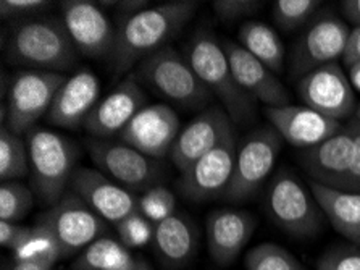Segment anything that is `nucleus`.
<instances>
[{"mask_svg": "<svg viewBox=\"0 0 360 270\" xmlns=\"http://www.w3.org/2000/svg\"><path fill=\"white\" fill-rule=\"evenodd\" d=\"M198 7L195 0H173L123 16L110 55L115 73H127L149 55L167 47L172 37L189 23Z\"/></svg>", "mask_w": 360, "mask_h": 270, "instance_id": "1", "label": "nucleus"}, {"mask_svg": "<svg viewBox=\"0 0 360 270\" xmlns=\"http://www.w3.org/2000/svg\"><path fill=\"white\" fill-rule=\"evenodd\" d=\"M7 60L25 70L62 73L76 63L78 51L62 18L42 15L10 27Z\"/></svg>", "mask_w": 360, "mask_h": 270, "instance_id": "2", "label": "nucleus"}, {"mask_svg": "<svg viewBox=\"0 0 360 270\" xmlns=\"http://www.w3.org/2000/svg\"><path fill=\"white\" fill-rule=\"evenodd\" d=\"M186 59L234 123H248L255 117V99L239 86L221 42L214 35L209 31L195 32L186 47Z\"/></svg>", "mask_w": 360, "mask_h": 270, "instance_id": "3", "label": "nucleus"}, {"mask_svg": "<svg viewBox=\"0 0 360 270\" xmlns=\"http://www.w3.org/2000/svg\"><path fill=\"white\" fill-rule=\"evenodd\" d=\"M31 190L44 204L56 206L72 181L78 147L56 131L34 128L28 135Z\"/></svg>", "mask_w": 360, "mask_h": 270, "instance_id": "4", "label": "nucleus"}, {"mask_svg": "<svg viewBox=\"0 0 360 270\" xmlns=\"http://www.w3.org/2000/svg\"><path fill=\"white\" fill-rule=\"evenodd\" d=\"M271 220L294 238H312L323 228V212L310 186L289 168H281L271 178L265 196Z\"/></svg>", "mask_w": 360, "mask_h": 270, "instance_id": "5", "label": "nucleus"}, {"mask_svg": "<svg viewBox=\"0 0 360 270\" xmlns=\"http://www.w3.org/2000/svg\"><path fill=\"white\" fill-rule=\"evenodd\" d=\"M138 76L157 94L181 107L198 109L210 102L212 92L195 75L188 59L167 46L138 65Z\"/></svg>", "mask_w": 360, "mask_h": 270, "instance_id": "6", "label": "nucleus"}, {"mask_svg": "<svg viewBox=\"0 0 360 270\" xmlns=\"http://www.w3.org/2000/svg\"><path fill=\"white\" fill-rule=\"evenodd\" d=\"M65 81L67 76L63 73L39 70L18 71L10 82L7 107L2 109V113H7L4 125L20 136L30 135L39 118L49 113Z\"/></svg>", "mask_w": 360, "mask_h": 270, "instance_id": "7", "label": "nucleus"}, {"mask_svg": "<svg viewBox=\"0 0 360 270\" xmlns=\"http://www.w3.org/2000/svg\"><path fill=\"white\" fill-rule=\"evenodd\" d=\"M283 149V137L274 126H260L238 145L236 164L225 200L245 201L255 195L274 172Z\"/></svg>", "mask_w": 360, "mask_h": 270, "instance_id": "8", "label": "nucleus"}, {"mask_svg": "<svg viewBox=\"0 0 360 270\" xmlns=\"http://www.w3.org/2000/svg\"><path fill=\"white\" fill-rule=\"evenodd\" d=\"M349 35L351 30L335 13L325 10L315 15L292 47L289 59L292 78L301 80L310 71L345 57Z\"/></svg>", "mask_w": 360, "mask_h": 270, "instance_id": "9", "label": "nucleus"}, {"mask_svg": "<svg viewBox=\"0 0 360 270\" xmlns=\"http://www.w3.org/2000/svg\"><path fill=\"white\" fill-rule=\"evenodd\" d=\"M87 149L97 170L131 192L141 195L152 186L160 185L159 161L147 157L127 142L92 137L87 141Z\"/></svg>", "mask_w": 360, "mask_h": 270, "instance_id": "10", "label": "nucleus"}, {"mask_svg": "<svg viewBox=\"0 0 360 270\" xmlns=\"http://www.w3.org/2000/svg\"><path fill=\"white\" fill-rule=\"evenodd\" d=\"M36 225L47 228L62 246L65 257L86 250L107 231L105 220L75 195H67L44 212Z\"/></svg>", "mask_w": 360, "mask_h": 270, "instance_id": "11", "label": "nucleus"}, {"mask_svg": "<svg viewBox=\"0 0 360 270\" xmlns=\"http://www.w3.org/2000/svg\"><path fill=\"white\" fill-rule=\"evenodd\" d=\"M297 91L304 106L338 122H347L359 110L356 90L345 70L336 62L305 75L297 82Z\"/></svg>", "mask_w": 360, "mask_h": 270, "instance_id": "12", "label": "nucleus"}, {"mask_svg": "<svg viewBox=\"0 0 360 270\" xmlns=\"http://www.w3.org/2000/svg\"><path fill=\"white\" fill-rule=\"evenodd\" d=\"M238 141L236 131H231L225 140L209 154L181 173L179 191L184 197L194 201H210L225 196L231 183L234 164H236Z\"/></svg>", "mask_w": 360, "mask_h": 270, "instance_id": "13", "label": "nucleus"}, {"mask_svg": "<svg viewBox=\"0 0 360 270\" xmlns=\"http://www.w3.org/2000/svg\"><path fill=\"white\" fill-rule=\"evenodd\" d=\"M60 18L78 54L89 59H110L117 27L99 5L89 0H67L62 2Z\"/></svg>", "mask_w": 360, "mask_h": 270, "instance_id": "14", "label": "nucleus"}, {"mask_svg": "<svg viewBox=\"0 0 360 270\" xmlns=\"http://www.w3.org/2000/svg\"><path fill=\"white\" fill-rule=\"evenodd\" d=\"M356 128L357 118L354 115L336 135L317 146L302 151L301 164L310 176V181H317L330 188L346 190L354 157Z\"/></svg>", "mask_w": 360, "mask_h": 270, "instance_id": "15", "label": "nucleus"}, {"mask_svg": "<svg viewBox=\"0 0 360 270\" xmlns=\"http://www.w3.org/2000/svg\"><path fill=\"white\" fill-rule=\"evenodd\" d=\"M146 92L136 80V75H129L97 102L83 128L97 140L120 137L131 120L146 107Z\"/></svg>", "mask_w": 360, "mask_h": 270, "instance_id": "16", "label": "nucleus"}, {"mask_svg": "<svg viewBox=\"0 0 360 270\" xmlns=\"http://www.w3.org/2000/svg\"><path fill=\"white\" fill-rule=\"evenodd\" d=\"M70 186L75 195L99 214L105 222L117 225L131 214L138 212V196L108 178L101 170L78 167Z\"/></svg>", "mask_w": 360, "mask_h": 270, "instance_id": "17", "label": "nucleus"}, {"mask_svg": "<svg viewBox=\"0 0 360 270\" xmlns=\"http://www.w3.org/2000/svg\"><path fill=\"white\" fill-rule=\"evenodd\" d=\"M179 117L165 104L146 106L120 135V141L138 149L147 157L163 159L170 156L179 136Z\"/></svg>", "mask_w": 360, "mask_h": 270, "instance_id": "18", "label": "nucleus"}, {"mask_svg": "<svg viewBox=\"0 0 360 270\" xmlns=\"http://www.w3.org/2000/svg\"><path fill=\"white\" fill-rule=\"evenodd\" d=\"M234 131L233 120L225 109L209 107L195 117L179 136L170 152L172 162L179 173L186 170L215 149Z\"/></svg>", "mask_w": 360, "mask_h": 270, "instance_id": "19", "label": "nucleus"}, {"mask_svg": "<svg viewBox=\"0 0 360 270\" xmlns=\"http://www.w3.org/2000/svg\"><path fill=\"white\" fill-rule=\"evenodd\" d=\"M257 228V220L248 211L215 209L205 222L207 247L212 261L218 266H230L241 256L245 245Z\"/></svg>", "mask_w": 360, "mask_h": 270, "instance_id": "20", "label": "nucleus"}, {"mask_svg": "<svg viewBox=\"0 0 360 270\" xmlns=\"http://www.w3.org/2000/svg\"><path fill=\"white\" fill-rule=\"evenodd\" d=\"M265 115L283 141L304 151L326 141L342 128L341 122L307 106L289 104L285 107H266Z\"/></svg>", "mask_w": 360, "mask_h": 270, "instance_id": "21", "label": "nucleus"}, {"mask_svg": "<svg viewBox=\"0 0 360 270\" xmlns=\"http://www.w3.org/2000/svg\"><path fill=\"white\" fill-rule=\"evenodd\" d=\"M221 46L234 78L250 97L264 102L266 107L289 106V94L285 85L278 80L276 73L265 67L238 42L225 39L221 41Z\"/></svg>", "mask_w": 360, "mask_h": 270, "instance_id": "22", "label": "nucleus"}, {"mask_svg": "<svg viewBox=\"0 0 360 270\" xmlns=\"http://www.w3.org/2000/svg\"><path fill=\"white\" fill-rule=\"evenodd\" d=\"M101 81L89 70L76 71L60 87L47 122L65 130H78L101 101Z\"/></svg>", "mask_w": 360, "mask_h": 270, "instance_id": "23", "label": "nucleus"}, {"mask_svg": "<svg viewBox=\"0 0 360 270\" xmlns=\"http://www.w3.org/2000/svg\"><path fill=\"white\" fill-rule=\"evenodd\" d=\"M309 186L331 227L360 246V192L330 188L317 181H309Z\"/></svg>", "mask_w": 360, "mask_h": 270, "instance_id": "24", "label": "nucleus"}, {"mask_svg": "<svg viewBox=\"0 0 360 270\" xmlns=\"http://www.w3.org/2000/svg\"><path fill=\"white\" fill-rule=\"evenodd\" d=\"M152 243H154L162 262L170 267H183L198 251V228L193 220L176 212L155 225V235Z\"/></svg>", "mask_w": 360, "mask_h": 270, "instance_id": "25", "label": "nucleus"}, {"mask_svg": "<svg viewBox=\"0 0 360 270\" xmlns=\"http://www.w3.org/2000/svg\"><path fill=\"white\" fill-rule=\"evenodd\" d=\"M238 44L274 73L283 71L286 57L285 44L274 27L262 21H245L238 31Z\"/></svg>", "mask_w": 360, "mask_h": 270, "instance_id": "26", "label": "nucleus"}, {"mask_svg": "<svg viewBox=\"0 0 360 270\" xmlns=\"http://www.w3.org/2000/svg\"><path fill=\"white\" fill-rule=\"evenodd\" d=\"M138 264V259L122 241L102 236L81 251L73 270H134Z\"/></svg>", "mask_w": 360, "mask_h": 270, "instance_id": "27", "label": "nucleus"}, {"mask_svg": "<svg viewBox=\"0 0 360 270\" xmlns=\"http://www.w3.org/2000/svg\"><path fill=\"white\" fill-rule=\"evenodd\" d=\"M13 256L15 261L37 262L49 267H53L60 259L65 257L62 246L58 245L56 236L41 225L30 227L28 235L13 251Z\"/></svg>", "mask_w": 360, "mask_h": 270, "instance_id": "28", "label": "nucleus"}, {"mask_svg": "<svg viewBox=\"0 0 360 270\" xmlns=\"http://www.w3.org/2000/svg\"><path fill=\"white\" fill-rule=\"evenodd\" d=\"M30 173V147L20 135L2 123L0 130V178L13 181Z\"/></svg>", "mask_w": 360, "mask_h": 270, "instance_id": "29", "label": "nucleus"}, {"mask_svg": "<svg viewBox=\"0 0 360 270\" xmlns=\"http://www.w3.org/2000/svg\"><path fill=\"white\" fill-rule=\"evenodd\" d=\"M244 266L245 270H304L292 252L275 243H262L248 251Z\"/></svg>", "mask_w": 360, "mask_h": 270, "instance_id": "30", "label": "nucleus"}, {"mask_svg": "<svg viewBox=\"0 0 360 270\" xmlns=\"http://www.w3.org/2000/svg\"><path fill=\"white\" fill-rule=\"evenodd\" d=\"M320 5L319 0H276L274 4V20L280 30L296 31L314 20Z\"/></svg>", "mask_w": 360, "mask_h": 270, "instance_id": "31", "label": "nucleus"}, {"mask_svg": "<svg viewBox=\"0 0 360 270\" xmlns=\"http://www.w3.org/2000/svg\"><path fill=\"white\" fill-rule=\"evenodd\" d=\"M34 204V192L18 181H2L0 186V220L18 222L25 219Z\"/></svg>", "mask_w": 360, "mask_h": 270, "instance_id": "32", "label": "nucleus"}, {"mask_svg": "<svg viewBox=\"0 0 360 270\" xmlns=\"http://www.w3.org/2000/svg\"><path fill=\"white\" fill-rule=\"evenodd\" d=\"M138 212L152 223H160L176 214V196L163 185L152 186L138 195Z\"/></svg>", "mask_w": 360, "mask_h": 270, "instance_id": "33", "label": "nucleus"}, {"mask_svg": "<svg viewBox=\"0 0 360 270\" xmlns=\"http://www.w3.org/2000/svg\"><path fill=\"white\" fill-rule=\"evenodd\" d=\"M115 230L118 240L129 250H133V247L146 246L150 241H154L155 223H152L143 214L134 212L129 217L123 219L122 222H118Z\"/></svg>", "mask_w": 360, "mask_h": 270, "instance_id": "34", "label": "nucleus"}, {"mask_svg": "<svg viewBox=\"0 0 360 270\" xmlns=\"http://www.w3.org/2000/svg\"><path fill=\"white\" fill-rule=\"evenodd\" d=\"M319 270H360V246L338 245L328 247L317 261Z\"/></svg>", "mask_w": 360, "mask_h": 270, "instance_id": "35", "label": "nucleus"}, {"mask_svg": "<svg viewBox=\"0 0 360 270\" xmlns=\"http://www.w3.org/2000/svg\"><path fill=\"white\" fill-rule=\"evenodd\" d=\"M52 2L47 0H2L0 2V16L2 20L23 21L36 16H42L51 8Z\"/></svg>", "mask_w": 360, "mask_h": 270, "instance_id": "36", "label": "nucleus"}, {"mask_svg": "<svg viewBox=\"0 0 360 270\" xmlns=\"http://www.w3.org/2000/svg\"><path fill=\"white\" fill-rule=\"evenodd\" d=\"M262 5L264 2H255V0H215L212 7L218 18L225 23H231V21L252 16L255 12H259Z\"/></svg>", "mask_w": 360, "mask_h": 270, "instance_id": "37", "label": "nucleus"}, {"mask_svg": "<svg viewBox=\"0 0 360 270\" xmlns=\"http://www.w3.org/2000/svg\"><path fill=\"white\" fill-rule=\"evenodd\" d=\"M30 227H25L18 222H7L0 220V245L10 251H15L20 246L25 236L28 235Z\"/></svg>", "mask_w": 360, "mask_h": 270, "instance_id": "38", "label": "nucleus"}, {"mask_svg": "<svg viewBox=\"0 0 360 270\" xmlns=\"http://www.w3.org/2000/svg\"><path fill=\"white\" fill-rule=\"evenodd\" d=\"M357 128H356V141H354V157L351 164V172L347 176V191L360 192V109L356 113Z\"/></svg>", "mask_w": 360, "mask_h": 270, "instance_id": "39", "label": "nucleus"}, {"mask_svg": "<svg viewBox=\"0 0 360 270\" xmlns=\"http://www.w3.org/2000/svg\"><path fill=\"white\" fill-rule=\"evenodd\" d=\"M359 60H360V26L351 30L342 62H345L346 67H351L352 63L359 62Z\"/></svg>", "mask_w": 360, "mask_h": 270, "instance_id": "40", "label": "nucleus"}, {"mask_svg": "<svg viewBox=\"0 0 360 270\" xmlns=\"http://www.w3.org/2000/svg\"><path fill=\"white\" fill-rule=\"evenodd\" d=\"M341 12L354 27L360 26V0H345L341 2Z\"/></svg>", "mask_w": 360, "mask_h": 270, "instance_id": "41", "label": "nucleus"}, {"mask_svg": "<svg viewBox=\"0 0 360 270\" xmlns=\"http://www.w3.org/2000/svg\"><path fill=\"white\" fill-rule=\"evenodd\" d=\"M5 270H53V267L44 266V264H37V262L15 261V259H13L12 266H8Z\"/></svg>", "mask_w": 360, "mask_h": 270, "instance_id": "42", "label": "nucleus"}, {"mask_svg": "<svg viewBox=\"0 0 360 270\" xmlns=\"http://www.w3.org/2000/svg\"><path fill=\"white\" fill-rule=\"evenodd\" d=\"M347 76L349 80H351L354 90L360 92V60L356 63H352L351 67H347Z\"/></svg>", "mask_w": 360, "mask_h": 270, "instance_id": "43", "label": "nucleus"}, {"mask_svg": "<svg viewBox=\"0 0 360 270\" xmlns=\"http://www.w3.org/2000/svg\"><path fill=\"white\" fill-rule=\"evenodd\" d=\"M134 270H150L149 269V266H147V264H144V262H139L138 266H136V269Z\"/></svg>", "mask_w": 360, "mask_h": 270, "instance_id": "44", "label": "nucleus"}]
</instances>
